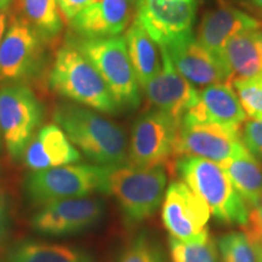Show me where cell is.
I'll return each instance as SVG.
<instances>
[{"instance_id":"37","label":"cell","mask_w":262,"mask_h":262,"mask_svg":"<svg viewBox=\"0 0 262 262\" xmlns=\"http://www.w3.org/2000/svg\"><path fill=\"white\" fill-rule=\"evenodd\" d=\"M0 139H2V134H0Z\"/></svg>"},{"instance_id":"12","label":"cell","mask_w":262,"mask_h":262,"mask_svg":"<svg viewBox=\"0 0 262 262\" xmlns=\"http://www.w3.org/2000/svg\"><path fill=\"white\" fill-rule=\"evenodd\" d=\"M210 210L181 180L171 181L162 203V221L170 237L195 241L209 234Z\"/></svg>"},{"instance_id":"16","label":"cell","mask_w":262,"mask_h":262,"mask_svg":"<svg viewBox=\"0 0 262 262\" xmlns=\"http://www.w3.org/2000/svg\"><path fill=\"white\" fill-rule=\"evenodd\" d=\"M260 26L257 19L251 17L243 10L222 3L217 8L206 11L203 16L196 39L229 75L225 61V49L227 42L239 33L258 29Z\"/></svg>"},{"instance_id":"35","label":"cell","mask_w":262,"mask_h":262,"mask_svg":"<svg viewBox=\"0 0 262 262\" xmlns=\"http://www.w3.org/2000/svg\"><path fill=\"white\" fill-rule=\"evenodd\" d=\"M14 0H0V12L5 11L9 9V6Z\"/></svg>"},{"instance_id":"22","label":"cell","mask_w":262,"mask_h":262,"mask_svg":"<svg viewBox=\"0 0 262 262\" xmlns=\"http://www.w3.org/2000/svg\"><path fill=\"white\" fill-rule=\"evenodd\" d=\"M127 54L140 86L152 79L162 68V56L157 49V42L141 26L136 17L125 33Z\"/></svg>"},{"instance_id":"32","label":"cell","mask_w":262,"mask_h":262,"mask_svg":"<svg viewBox=\"0 0 262 262\" xmlns=\"http://www.w3.org/2000/svg\"><path fill=\"white\" fill-rule=\"evenodd\" d=\"M95 2H97V0H56L62 18L68 24L86 6Z\"/></svg>"},{"instance_id":"14","label":"cell","mask_w":262,"mask_h":262,"mask_svg":"<svg viewBox=\"0 0 262 262\" xmlns=\"http://www.w3.org/2000/svg\"><path fill=\"white\" fill-rule=\"evenodd\" d=\"M159 49L162 68L141 88L152 108L162 111L181 123L186 112L198 100L199 90L175 70L165 49Z\"/></svg>"},{"instance_id":"34","label":"cell","mask_w":262,"mask_h":262,"mask_svg":"<svg viewBox=\"0 0 262 262\" xmlns=\"http://www.w3.org/2000/svg\"><path fill=\"white\" fill-rule=\"evenodd\" d=\"M247 237H248V235H247ZM249 241H250L251 244H253L255 254H256L257 262H262V243H261V242L256 241V239H251V238H249Z\"/></svg>"},{"instance_id":"38","label":"cell","mask_w":262,"mask_h":262,"mask_svg":"<svg viewBox=\"0 0 262 262\" xmlns=\"http://www.w3.org/2000/svg\"><path fill=\"white\" fill-rule=\"evenodd\" d=\"M0 262H4V261H0ZM6 262H8V261H6Z\"/></svg>"},{"instance_id":"11","label":"cell","mask_w":262,"mask_h":262,"mask_svg":"<svg viewBox=\"0 0 262 262\" xmlns=\"http://www.w3.org/2000/svg\"><path fill=\"white\" fill-rule=\"evenodd\" d=\"M249 155L241 131L205 123L181 122L176 140V159L196 157L219 165L231 159Z\"/></svg>"},{"instance_id":"18","label":"cell","mask_w":262,"mask_h":262,"mask_svg":"<svg viewBox=\"0 0 262 262\" xmlns=\"http://www.w3.org/2000/svg\"><path fill=\"white\" fill-rule=\"evenodd\" d=\"M135 0H97L70 22L71 33L83 38L120 35L130 25Z\"/></svg>"},{"instance_id":"24","label":"cell","mask_w":262,"mask_h":262,"mask_svg":"<svg viewBox=\"0 0 262 262\" xmlns=\"http://www.w3.org/2000/svg\"><path fill=\"white\" fill-rule=\"evenodd\" d=\"M21 15L48 45L56 42L63 31V18L56 0H17Z\"/></svg>"},{"instance_id":"31","label":"cell","mask_w":262,"mask_h":262,"mask_svg":"<svg viewBox=\"0 0 262 262\" xmlns=\"http://www.w3.org/2000/svg\"><path fill=\"white\" fill-rule=\"evenodd\" d=\"M243 232L249 238L262 243V199L249 211V219L247 225L243 226Z\"/></svg>"},{"instance_id":"33","label":"cell","mask_w":262,"mask_h":262,"mask_svg":"<svg viewBox=\"0 0 262 262\" xmlns=\"http://www.w3.org/2000/svg\"><path fill=\"white\" fill-rule=\"evenodd\" d=\"M10 21V12L9 10H5V11L0 12V44H2L3 37H4L6 27H8Z\"/></svg>"},{"instance_id":"17","label":"cell","mask_w":262,"mask_h":262,"mask_svg":"<svg viewBox=\"0 0 262 262\" xmlns=\"http://www.w3.org/2000/svg\"><path fill=\"white\" fill-rule=\"evenodd\" d=\"M247 117L231 85L220 83L199 90L198 100L186 112L181 122L216 124L241 131Z\"/></svg>"},{"instance_id":"9","label":"cell","mask_w":262,"mask_h":262,"mask_svg":"<svg viewBox=\"0 0 262 262\" xmlns=\"http://www.w3.org/2000/svg\"><path fill=\"white\" fill-rule=\"evenodd\" d=\"M180 122L162 111L150 110L134 122L127 148V164L153 169L173 164Z\"/></svg>"},{"instance_id":"29","label":"cell","mask_w":262,"mask_h":262,"mask_svg":"<svg viewBox=\"0 0 262 262\" xmlns=\"http://www.w3.org/2000/svg\"><path fill=\"white\" fill-rule=\"evenodd\" d=\"M241 137L248 152L254 158L262 160V120H247L241 130Z\"/></svg>"},{"instance_id":"21","label":"cell","mask_w":262,"mask_h":262,"mask_svg":"<svg viewBox=\"0 0 262 262\" xmlns=\"http://www.w3.org/2000/svg\"><path fill=\"white\" fill-rule=\"evenodd\" d=\"M225 61L231 84L235 79L262 75V31L250 29L239 33L227 42Z\"/></svg>"},{"instance_id":"19","label":"cell","mask_w":262,"mask_h":262,"mask_svg":"<svg viewBox=\"0 0 262 262\" xmlns=\"http://www.w3.org/2000/svg\"><path fill=\"white\" fill-rule=\"evenodd\" d=\"M22 160L31 171H41L79 163L81 153L68 140L60 126L50 123L37 131Z\"/></svg>"},{"instance_id":"23","label":"cell","mask_w":262,"mask_h":262,"mask_svg":"<svg viewBox=\"0 0 262 262\" xmlns=\"http://www.w3.org/2000/svg\"><path fill=\"white\" fill-rule=\"evenodd\" d=\"M249 209L262 199V165L249 153L220 165Z\"/></svg>"},{"instance_id":"2","label":"cell","mask_w":262,"mask_h":262,"mask_svg":"<svg viewBox=\"0 0 262 262\" xmlns=\"http://www.w3.org/2000/svg\"><path fill=\"white\" fill-rule=\"evenodd\" d=\"M52 93L71 102L103 114H118L119 107L93 63L74 47L63 42L55 54L48 73Z\"/></svg>"},{"instance_id":"27","label":"cell","mask_w":262,"mask_h":262,"mask_svg":"<svg viewBox=\"0 0 262 262\" xmlns=\"http://www.w3.org/2000/svg\"><path fill=\"white\" fill-rule=\"evenodd\" d=\"M221 262H257L254 247L244 232H228L216 241Z\"/></svg>"},{"instance_id":"20","label":"cell","mask_w":262,"mask_h":262,"mask_svg":"<svg viewBox=\"0 0 262 262\" xmlns=\"http://www.w3.org/2000/svg\"><path fill=\"white\" fill-rule=\"evenodd\" d=\"M8 262H96L94 254L81 247L21 239L6 250Z\"/></svg>"},{"instance_id":"4","label":"cell","mask_w":262,"mask_h":262,"mask_svg":"<svg viewBox=\"0 0 262 262\" xmlns=\"http://www.w3.org/2000/svg\"><path fill=\"white\" fill-rule=\"evenodd\" d=\"M64 41L93 63L120 111H135L140 106L141 86L130 62L125 38H83L68 33Z\"/></svg>"},{"instance_id":"25","label":"cell","mask_w":262,"mask_h":262,"mask_svg":"<svg viewBox=\"0 0 262 262\" xmlns=\"http://www.w3.org/2000/svg\"><path fill=\"white\" fill-rule=\"evenodd\" d=\"M169 255L171 262H220L216 241L210 233L188 242L170 237Z\"/></svg>"},{"instance_id":"6","label":"cell","mask_w":262,"mask_h":262,"mask_svg":"<svg viewBox=\"0 0 262 262\" xmlns=\"http://www.w3.org/2000/svg\"><path fill=\"white\" fill-rule=\"evenodd\" d=\"M111 166L74 163L41 171H31L24 183L26 199L42 206L62 199L108 194Z\"/></svg>"},{"instance_id":"15","label":"cell","mask_w":262,"mask_h":262,"mask_svg":"<svg viewBox=\"0 0 262 262\" xmlns=\"http://www.w3.org/2000/svg\"><path fill=\"white\" fill-rule=\"evenodd\" d=\"M162 47L168 52L175 70L194 88L220 83L231 85L227 72L198 41L193 32L180 35Z\"/></svg>"},{"instance_id":"5","label":"cell","mask_w":262,"mask_h":262,"mask_svg":"<svg viewBox=\"0 0 262 262\" xmlns=\"http://www.w3.org/2000/svg\"><path fill=\"white\" fill-rule=\"evenodd\" d=\"M164 168L142 169L124 164L111 166L108 173V194L116 199L124 224L136 227L152 217L162 206L166 192Z\"/></svg>"},{"instance_id":"1","label":"cell","mask_w":262,"mask_h":262,"mask_svg":"<svg viewBox=\"0 0 262 262\" xmlns=\"http://www.w3.org/2000/svg\"><path fill=\"white\" fill-rule=\"evenodd\" d=\"M52 120L75 148L96 165L119 166L127 163L129 140L125 131L97 111L64 101L55 104Z\"/></svg>"},{"instance_id":"13","label":"cell","mask_w":262,"mask_h":262,"mask_svg":"<svg viewBox=\"0 0 262 262\" xmlns=\"http://www.w3.org/2000/svg\"><path fill=\"white\" fill-rule=\"evenodd\" d=\"M136 19L159 47L192 32L196 0H139Z\"/></svg>"},{"instance_id":"26","label":"cell","mask_w":262,"mask_h":262,"mask_svg":"<svg viewBox=\"0 0 262 262\" xmlns=\"http://www.w3.org/2000/svg\"><path fill=\"white\" fill-rule=\"evenodd\" d=\"M116 262H168V258L159 242L143 231L124 247Z\"/></svg>"},{"instance_id":"8","label":"cell","mask_w":262,"mask_h":262,"mask_svg":"<svg viewBox=\"0 0 262 262\" xmlns=\"http://www.w3.org/2000/svg\"><path fill=\"white\" fill-rule=\"evenodd\" d=\"M42 119L44 106L27 84L0 88V134L11 160H22Z\"/></svg>"},{"instance_id":"3","label":"cell","mask_w":262,"mask_h":262,"mask_svg":"<svg viewBox=\"0 0 262 262\" xmlns=\"http://www.w3.org/2000/svg\"><path fill=\"white\" fill-rule=\"evenodd\" d=\"M172 166L180 180L204 201L216 220L242 227L247 225L250 209L219 164L196 157H180Z\"/></svg>"},{"instance_id":"7","label":"cell","mask_w":262,"mask_h":262,"mask_svg":"<svg viewBox=\"0 0 262 262\" xmlns=\"http://www.w3.org/2000/svg\"><path fill=\"white\" fill-rule=\"evenodd\" d=\"M49 45L21 15H10L0 44V83L28 84L44 73Z\"/></svg>"},{"instance_id":"30","label":"cell","mask_w":262,"mask_h":262,"mask_svg":"<svg viewBox=\"0 0 262 262\" xmlns=\"http://www.w3.org/2000/svg\"><path fill=\"white\" fill-rule=\"evenodd\" d=\"M11 227V198L5 188L0 187V245L6 241Z\"/></svg>"},{"instance_id":"10","label":"cell","mask_w":262,"mask_h":262,"mask_svg":"<svg viewBox=\"0 0 262 262\" xmlns=\"http://www.w3.org/2000/svg\"><path fill=\"white\" fill-rule=\"evenodd\" d=\"M104 214L106 205L97 196L62 199L39 206L31 228L42 237H71L96 227Z\"/></svg>"},{"instance_id":"36","label":"cell","mask_w":262,"mask_h":262,"mask_svg":"<svg viewBox=\"0 0 262 262\" xmlns=\"http://www.w3.org/2000/svg\"><path fill=\"white\" fill-rule=\"evenodd\" d=\"M250 3L262 12V0H250Z\"/></svg>"},{"instance_id":"28","label":"cell","mask_w":262,"mask_h":262,"mask_svg":"<svg viewBox=\"0 0 262 262\" xmlns=\"http://www.w3.org/2000/svg\"><path fill=\"white\" fill-rule=\"evenodd\" d=\"M239 102L251 119L262 120V75L232 81Z\"/></svg>"}]
</instances>
